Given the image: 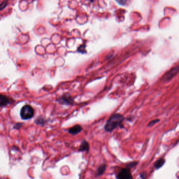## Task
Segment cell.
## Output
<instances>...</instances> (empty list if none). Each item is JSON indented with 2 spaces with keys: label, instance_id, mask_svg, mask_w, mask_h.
Instances as JSON below:
<instances>
[{
  "label": "cell",
  "instance_id": "9c48e42d",
  "mask_svg": "<svg viewBox=\"0 0 179 179\" xmlns=\"http://www.w3.org/2000/svg\"><path fill=\"white\" fill-rule=\"evenodd\" d=\"M164 160L163 159L159 160L157 161L156 164H155V168H156V169L160 168L161 166H163V163H164Z\"/></svg>",
  "mask_w": 179,
  "mask_h": 179
},
{
  "label": "cell",
  "instance_id": "52a82bcc",
  "mask_svg": "<svg viewBox=\"0 0 179 179\" xmlns=\"http://www.w3.org/2000/svg\"><path fill=\"white\" fill-rule=\"evenodd\" d=\"M106 168V166L105 164H102L99 166L96 172V176L100 177V176H102L105 172Z\"/></svg>",
  "mask_w": 179,
  "mask_h": 179
},
{
  "label": "cell",
  "instance_id": "4fadbf2b",
  "mask_svg": "<svg viewBox=\"0 0 179 179\" xmlns=\"http://www.w3.org/2000/svg\"><path fill=\"white\" fill-rule=\"evenodd\" d=\"M90 1L91 2H93L94 1V0H90Z\"/></svg>",
  "mask_w": 179,
  "mask_h": 179
},
{
  "label": "cell",
  "instance_id": "6da1fadb",
  "mask_svg": "<svg viewBox=\"0 0 179 179\" xmlns=\"http://www.w3.org/2000/svg\"><path fill=\"white\" fill-rule=\"evenodd\" d=\"M124 120V117L120 114H113L109 118L105 126L107 132H112L117 127L120 126Z\"/></svg>",
  "mask_w": 179,
  "mask_h": 179
},
{
  "label": "cell",
  "instance_id": "8fae6325",
  "mask_svg": "<svg viewBox=\"0 0 179 179\" xmlns=\"http://www.w3.org/2000/svg\"><path fill=\"white\" fill-rule=\"evenodd\" d=\"M78 51L81 53H86V50H85V46H84V45L81 46L80 47L78 48Z\"/></svg>",
  "mask_w": 179,
  "mask_h": 179
},
{
  "label": "cell",
  "instance_id": "3957f363",
  "mask_svg": "<svg viewBox=\"0 0 179 179\" xmlns=\"http://www.w3.org/2000/svg\"><path fill=\"white\" fill-rule=\"evenodd\" d=\"M117 179H133L130 169L126 167L122 169L116 176Z\"/></svg>",
  "mask_w": 179,
  "mask_h": 179
},
{
  "label": "cell",
  "instance_id": "7a4b0ae2",
  "mask_svg": "<svg viewBox=\"0 0 179 179\" xmlns=\"http://www.w3.org/2000/svg\"><path fill=\"white\" fill-rule=\"evenodd\" d=\"M34 111L32 107L30 105H26L21 108V116L23 120H28L34 116Z\"/></svg>",
  "mask_w": 179,
  "mask_h": 179
},
{
  "label": "cell",
  "instance_id": "7c38bea8",
  "mask_svg": "<svg viewBox=\"0 0 179 179\" xmlns=\"http://www.w3.org/2000/svg\"><path fill=\"white\" fill-rule=\"evenodd\" d=\"M21 124L20 123H17V124L15 125V128H16V129H19V128H21Z\"/></svg>",
  "mask_w": 179,
  "mask_h": 179
},
{
  "label": "cell",
  "instance_id": "ba28073f",
  "mask_svg": "<svg viewBox=\"0 0 179 179\" xmlns=\"http://www.w3.org/2000/svg\"><path fill=\"white\" fill-rule=\"evenodd\" d=\"M9 102L8 99L5 95L0 94V107L7 105Z\"/></svg>",
  "mask_w": 179,
  "mask_h": 179
},
{
  "label": "cell",
  "instance_id": "8992f818",
  "mask_svg": "<svg viewBox=\"0 0 179 179\" xmlns=\"http://www.w3.org/2000/svg\"><path fill=\"white\" fill-rule=\"evenodd\" d=\"M89 144L87 141L86 140L83 141L81 143L80 147L79 149V151L83 152V151H89Z\"/></svg>",
  "mask_w": 179,
  "mask_h": 179
},
{
  "label": "cell",
  "instance_id": "30bf717a",
  "mask_svg": "<svg viewBox=\"0 0 179 179\" xmlns=\"http://www.w3.org/2000/svg\"><path fill=\"white\" fill-rule=\"evenodd\" d=\"M8 4V0H4L0 4V11L4 10Z\"/></svg>",
  "mask_w": 179,
  "mask_h": 179
},
{
  "label": "cell",
  "instance_id": "277c9868",
  "mask_svg": "<svg viewBox=\"0 0 179 179\" xmlns=\"http://www.w3.org/2000/svg\"><path fill=\"white\" fill-rule=\"evenodd\" d=\"M82 130V127L80 125H77L73 127L72 128H70L69 130V132L73 135H77L79 133H80Z\"/></svg>",
  "mask_w": 179,
  "mask_h": 179
},
{
  "label": "cell",
  "instance_id": "5b68a950",
  "mask_svg": "<svg viewBox=\"0 0 179 179\" xmlns=\"http://www.w3.org/2000/svg\"><path fill=\"white\" fill-rule=\"evenodd\" d=\"M60 102L61 103H64V104H71L73 103V100L71 97H69V96L64 95L63 97L60 99Z\"/></svg>",
  "mask_w": 179,
  "mask_h": 179
}]
</instances>
